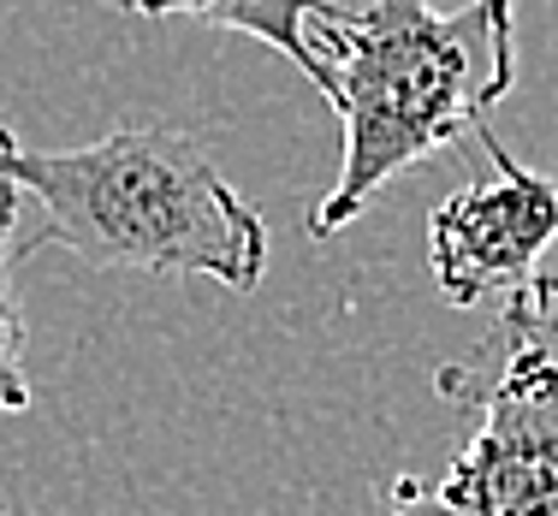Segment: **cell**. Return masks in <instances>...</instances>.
<instances>
[{"mask_svg":"<svg viewBox=\"0 0 558 516\" xmlns=\"http://www.w3.org/2000/svg\"><path fill=\"white\" fill-rule=\"evenodd\" d=\"M482 149L494 172L458 184L428 214V261L434 285L451 309H475L487 297H511L535 280V261L558 237V184L547 172L523 167L511 149L482 131Z\"/></svg>","mask_w":558,"mask_h":516,"instance_id":"obj_4","label":"cell"},{"mask_svg":"<svg viewBox=\"0 0 558 516\" xmlns=\"http://www.w3.org/2000/svg\"><path fill=\"white\" fill-rule=\"evenodd\" d=\"M434 392L470 433L440 475H398L387 516H558V273L517 285Z\"/></svg>","mask_w":558,"mask_h":516,"instance_id":"obj_3","label":"cell"},{"mask_svg":"<svg viewBox=\"0 0 558 516\" xmlns=\"http://www.w3.org/2000/svg\"><path fill=\"white\" fill-rule=\"evenodd\" d=\"M0 184L43 208V226L12 244V261L65 249L89 268H137L226 291H256L268 273V220L184 131L119 125L84 149H24L0 125Z\"/></svg>","mask_w":558,"mask_h":516,"instance_id":"obj_2","label":"cell"},{"mask_svg":"<svg viewBox=\"0 0 558 516\" xmlns=\"http://www.w3.org/2000/svg\"><path fill=\"white\" fill-rule=\"evenodd\" d=\"M101 7L125 12V19H196L215 24V30H238L256 36V42L279 48L315 89H322V60L310 48V19L327 7V0H101Z\"/></svg>","mask_w":558,"mask_h":516,"instance_id":"obj_5","label":"cell"},{"mask_svg":"<svg viewBox=\"0 0 558 516\" xmlns=\"http://www.w3.org/2000/svg\"><path fill=\"white\" fill-rule=\"evenodd\" d=\"M322 96L344 119V161L315 202L310 232H344L392 179L428 155L487 131V113L517 84V0H470L434 12L428 0H368L310 19Z\"/></svg>","mask_w":558,"mask_h":516,"instance_id":"obj_1","label":"cell"},{"mask_svg":"<svg viewBox=\"0 0 558 516\" xmlns=\"http://www.w3.org/2000/svg\"><path fill=\"white\" fill-rule=\"evenodd\" d=\"M0 516H24V511H12V505H0Z\"/></svg>","mask_w":558,"mask_h":516,"instance_id":"obj_7","label":"cell"},{"mask_svg":"<svg viewBox=\"0 0 558 516\" xmlns=\"http://www.w3.org/2000/svg\"><path fill=\"white\" fill-rule=\"evenodd\" d=\"M19 202L24 196L12 184H0V416H19L36 404L31 374H24V309H19V285H12V244H19Z\"/></svg>","mask_w":558,"mask_h":516,"instance_id":"obj_6","label":"cell"}]
</instances>
